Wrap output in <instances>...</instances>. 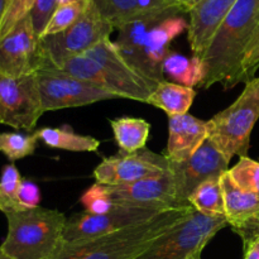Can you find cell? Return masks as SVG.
Masks as SVG:
<instances>
[{"label":"cell","instance_id":"3","mask_svg":"<svg viewBox=\"0 0 259 259\" xmlns=\"http://www.w3.org/2000/svg\"><path fill=\"white\" fill-rule=\"evenodd\" d=\"M8 233L0 249L12 259H53L63 244L67 219L57 210L34 207L4 214Z\"/></svg>","mask_w":259,"mask_h":259},{"label":"cell","instance_id":"35","mask_svg":"<svg viewBox=\"0 0 259 259\" xmlns=\"http://www.w3.org/2000/svg\"><path fill=\"white\" fill-rule=\"evenodd\" d=\"M202 0H179L177 7L181 13H190Z\"/></svg>","mask_w":259,"mask_h":259},{"label":"cell","instance_id":"34","mask_svg":"<svg viewBox=\"0 0 259 259\" xmlns=\"http://www.w3.org/2000/svg\"><path fill=\"white\" fill-rule=\"evenodd\" d=\"M243 259H259V235L253 239L249 244L244 247V258Z\"/></svg>","mask_w":259,"mask_h":259},{"label":"cell","instance_id":"14","mask_svg":"<svg viewBox=\"0 0 259 259\" xmlns=\"http://www.w3.org/2000/svg\"><path fill=\"white\" fill-rule=\"evenodd\" d=\"M106 190L116 206L153 207L161 210L181 207L177 204L176 189L171 172L133 184L106 186Z\"/></svg>","mask_w":259,"mask_h":259},{"label":"cell","instance_id":"20","mask_svg":"<svg viewBox=\"0 0 259 259\" xmlns=\"http://www.w3.org/2000/svg\"><path fill=\"white\" fill-rule=\"evenodd\" d=\"M196 98L194 88L179 85L172 81H161L148 98L147 104L159 108L168 115H184L189 113L190 108Z\"/></svg>","mask_w":259,"mask_h":259},{"label":"cell","instance_id":"36","mask_svg":"<svg viewBox=\"0 0 259 259\" xmlns=\"http://www.w3.org/2000/svg\"><path fill=\"white\" fill-rule=\"evenodd\" d=\"M201 250H199V252H195V253H192L191 255H189V257H187L186 259H202L201 258Z\"/></svg>","mask_w":259,"mask_h":259},{"label":"cell","instance_id":"39","mask_svg":"<svg viewBox=\"0 0 259 259\" xmlns=\"http://www.w3.org/2000/svg\"><path fill=\"white\" fill-rule=\"evenodd\" d=\"M0 259H12L10 257H8L7 254H5L4 252H3L2 249H0Z\"/></svg>","mask_w":259,"mask_h":259},{"label":"cell","instance_id":"32","mask_svg":"<svg viewBox=\"0 0 259 259\" xmlns=\"http://www.w3.org/2000/svg\"><path fill=\"white\" fill-rule=\"evenodd\" d=\"M259 68V35L257 39L254 40L250 48L248 50L247 55H245L244 61L242 65V71H240L239 76V83L247 82V81L252 80L255 75V71Z\"/></svg>","mask_w":259,"mask_h":259},{"label":"cell","instance_id":"38","mask_svg":"<svg viewBox=\"0 0 259 259\" xmlns=\"http://www.w3.org/2000/svg\"><path fill=\"white\" fill-rule=\"evenodd\" d=\"M73 2H89V0H60V4H67V3Z\"/></svg>","mask_w":259,"mask_h":259},{"label":"cell","instance_id":"30","mask_svg":"<svg viewBox=\"0 0 259 259\" xmlns=\"http://www.w3.org/2000/svg\"><path fill=\"white\" fill-rule=\"evenodd\" d=\"M35 0H7L0 20V40L32 12Z\"/></svg>","mask_w":259,"mask_h":259},{"label":"cell","instance_id":"41","mask_svg":"<svg viewBox=\"0 0 259 259\" xmlns=\"http://www.w3.org/2000/svg\"><path fill=\"white\" fill-rule=\"evenodd\" d=\"M258 35H259V32H258ZM258 35H257V38H258ZM257 38H255V39H257ZM253 43H254V42H253ZM253 43H252V45H253ZM250 48V47H249Z\"/></svg>","mask_w":259,"mask_h":259},{"label":"cell","instance_id":"15","mask_svg":"<svg viewBox=\"0 0 259 259\" xmlns=\"http://www.w3.org/2000/svg\"><path fill=\"white\" fill-rule=\"evenodd\" d=\"M224 194L225 219L235 234L242 238L243 247L259 235V195L238 187L225 172L220 177Z\"/></svg>","mask_w":259,"mask_h":259},{"label":"cell","instance_id":"8","mask_svg":"<svg viewBox=\"0 0 259 259\" xmlns=\"http://www.w3.org/2000/svg\"><path fill=\"white\" fill-rule=\"evenodd\" d=\"M43 113L35 73L22 77L0 73V124L30 132Z\"/></svg>","mask_w":259,"mask_h":259},{"label":"cell","instance_id":"4","mask_svg":"<svg viewBox=\"0 0 259 259\" xmlns=\"http://www.w3.org/2000/svg\"><path fill=\"white\" fill-rule=\"evenodd\" d=\"M259 119V76L247 81L237 100L207 120L209 141L228 161L248 156L250 134Z\"/></svg>","mask_w":259,"mask_h":259},{"label":"cell","instance_id":"6","mask_svg":"<svg viewBox=\"0 0 259 259\" xmlns=\"http://www.w3.org/2000/svg\"><path fill=\"white\" fill-rule=\"evenodd\" d=\"M227 225L225 217H207L194 210L137 259H186L192 253L202 252Z\"/></svg>","mask_w":259,"mask_h":259},{"label":"cell","instance_id":"18","mask_svg":"<svg viewBox=\"0 0 259 259\" xmlns=\"http://www.w3.org/2000/svg\"><path fill=\"white\" fill-rule=\"evenodd\" d=\"M168 119V142L164 156L169 162H184L194 156L209 138L207 121L189 113Z\"/></svg>","mask_w":259,"mask_h":259},{"label":"cell","instance_id":"11","mask_svg":"<svg viewBox=\"0 0 259 259\" xmlns=\"http://www.w3.org/2000/svg\"><path fill=\"white\" fill-rule=\"evenodd\" d=\"M229 162L209 139L186 161L169 162L179 206H190V195L207 180L220 179L229 171Z\"/></svg>","mask_w":259,"mask_h":259},{"label":"cell","instance_id":"7","mask_svg":"<svg viewBox=\"0 0 259 259\" xmlns=\"http://www.w3.org/2000/svg\"><path fill=\"white\" fill-rule=\"evenodd\" d=\"M35 78L45 113L119 99L106 89L75 77L60 68L46 66L35 72Z\"/></svg>","mask_w":259,"mask_h":259},{"label":"cell","instance_id":"17","mask_svg":"<svg viewBox=\"0 0 259 259\" xmlns=\"http://www.w3.org/2000/svg\"><path fill=\"white\" fill-rule=\"evenodd\" d=\"M238 0H202L190 14L187 39L192 55L201 56L219 25Z\"/></svg>","mask_w":259,"mask_h":259},{"label":"cell","instance_id":"21","mask_svg":"<svg viewBox=\"0 0 259 259\" xmlns=\"http://www.w3.org/2000/svg\"><path fill=\"white\" fill-rule=\"evenodd\" d=\"M162 70L172 82L187 88L200 86L206 76V67L199 56L192 55V57H187L177 52H169L167 55Z\"/></svg>","mask_w":259,"mask_h":259},{"label":"cell","instance_id":"2","mask_svg":"<svg viewBox=\"0 0 259 259\" xmlns=\"http://www.w3.org/2000/svg\"><path fill=\"white\" fill-rule=\"evenodd\" d=\"M194 207H175L162 211L153 219L111 234L90 239L63 242L53 259H137L161 235L179 224Z\"/></svg>","mask_w":259,"mask_h":259},{"label":"cell","instance_id":"26","mask_svg":"<svg viewBox=\"0 0 259 259\" xmlns=\"http://www.w3.org/2000/svg\"><path fill=\"white\" fill-rule=\"evenodd\" d=\"M23 179L14 163L3 167L0 176V211L7 214L23 209L18 201V192Z\"/></svg>","mask_w":259,"mask_h":259},{"label":"cell","instance_id":"1","mask_svg":"<svg viewBox=\"0 0 259 259\" xmlns=\"http://www.w3.org/2000/svg\"><path fill=\"white\" fill-rule=\"evenodd\" d=\"M259 32V0H238L199 56L206 67L202 89L222 83L225 90L239 83L243 61Z\"/></svg>","mask_w":259,"mask_h":259},{"label":"cell","instance_id":"33","mask_svg":"<svg viewBox=\"0 0 259 259\" xmlns=\"http://www.w3.org/2000/svg\"><path fill=\"white\" fill-rule=\"evenodd\" d=\"M18 201L23 209H34L39 206L40 191L37 185L29 180H23L18 192Z\"/></svg>","mask_w":259,"mask_h":259},{"label":"cell","instance_id":"37","mask_svg":"<svg viewBox=\"0 0 259 259\" xmlns=\"http://www.w3.org/2000/svg\"><path fill=\"white\" fill-rule=\"evenodd\" d=\"M5 4H7V0H0V20H2L3 13H4Z\"/></svg>","mask_w":259,"mask_h":259},{"label":"cell","instance_id":"10","mask_svg":"<svg viewBox=\"0 0 259 259\" xmlns=\"http://www.w3.org/2000/svg\"><path fill=\"white\" fill-rule=\"evenodd\" d=\"M162 211L164 210L153 207L116 206L100 215L89 212L75 214L67 220L63 232V242H76L111 234L118 230L148 222Z\"/></svg>","mask_w":259,"mask_h":259},{"label":"cell","instance_id":"16","mask_svg":"<svg viewBox=\"0 0 259 259\" xmlns=\"http://www.w3.org/2000/svg\"><path fill=\"white\" fill-rule=\"evenodd\" d=\"M189 23L180 14L171 15L157 23L147 34L143 47V57L146 62V72L157 82L164 81V73L162 70L164 58L171 51L172 40L181 33L187 30Z\"/></svg>","mask_w":259,"mask_h":259},{"label":"cell","instance_id":"13","mask_svg":"<svg viewBox=\"0 0 259 259\" xmlns=\"http://www.w3.org/2000/svg\"><path fill=\"white\" fill-rule=\"evenodd\" d=\"M43 66L39 37L28 15L0 40V73L22 77L34 75Z\"/></svg>","mask_w":259,"mask_h":259},{"label":"cell","instance_id":"29","mask_svg":"<svg viewBox=\"0 0 259 259\" xmlns=\"http://www.w3.org/2000/svg\"><path fill=\"white\" fill-rule=\"evenodd\" d=\"M81 205L85 209V212L94 215L105 214L116 207L115 202L109 195L105 185L95 182L91 187H89L82 194L80 199Z\"/></svg>","mask_w":259,"mask_h":259},{"label":"cell","instance_id":"27","mask_svg":"<svg viewBox=\"0 0 259 259\" xmlns=\"http://www.w3.org/2000/svg\"><path fill=\"white\" fill-rule=\"evenodd\" d=\"M228 174L238 187L259 195V162L248 156L239 157V161L229 168Z\"/></svg>","mask_w":259,"mask_h":259},{"label":"cell","instance_id":"24","mask_svg":"<svg viewBox=\"0 0 259 259\" xmlns=\"http://www.w3.org/2000/svg\"><path fill=\"white\" fill-rule=\"evenodd\" d=\"M189 204L207 217H225L224 194L220 179H211L200 185L189 197Z\"/></svg>","mask_w":259,"mask_h":259},{"label":"cell","instance_id":"19","mask_svg":"<svg viewBox=\"0 0 259 259\" xmlns=\"http://www.w3.org/2000/svg\"><path fill=\"white\" fill-rule=\"evenodd\" d=\"M101 15L119 29L123 25L149 17L168 12H180L172 0H91Z\"/></svg>","mask_w":259,"mask_h":259},{"label":"cell","instance_id":"5","mask_svg":"<svg viewBox=\"0 0 259 259\" xmlns=\"http://www.w3.org/2000/svg\"><path fill=\"white\" fill-rule=\"evenodd\" d=\"M115 29L89 2L83 14L63 32L39 38L45 66L61 68L68 60L83 55L101 40L110 38Z\"/></svg>","mask_w":259,"mask_h":259},{"label":"cell","instance_id":"12","mask_svg":"<svg viewBox=\"0 0 259 259\" xmlns=\"http://www.w3.org/2000/svg\"><path fill=\"white\" fill-rule=\"evenodd\" d=\"M169 172V161L164 154L144 148L134 153H119L104 158L94 171L96 182L106 186L133 184Z\"/></svg>","mask_w":259,"mask_h":259},{"label":"cell","instance_id":"9","mask_svg":"<svg viewBox=\"0 0 259 259\" xmlns=\"http://www.w3.org/2000/svg\"><path fill=\"white\" fill-rule=\"evenodd\" d=\"M85 55L100 63L110 75L114 91L120 99L147 104L148 98L159 83L132 65L110 38L101 40Z\"/></svg>","mask_w":259,"mask_h":259},{"label":"cell","instance_id":"40","mask_svg":"<svg viewBox=\"0 0 259 259\" xmlns=\"http://www.w3.org/2000/svg\"><path fill=\"white\" fill-rule=\"evenodd\" d=\"M172 2H174V3H175V4H176V5H177V2H179V0H172ZM177 8H179V7H177Z\"/></svg>","mask_w":259,"mask_h":259},{"label":"cell","instance_id":"31","mask_svg":"<svg viewBox=\"0 0 259 259\" xmlns=\"http://www.w3.org/2000/svg\"><path fill=\"white\" fill-rule=\"evenodd\" d=\"M60 5V0H35L34 7L30 12V19H32L33 28L38 37H42L50 23L51 18L53 17L55 12Z\"/></svg>","mask_w":259,"mask_h":259},{"label":"cell","instance_id":"25","mask_svg":"<svg viewBox=\"0 0 259 259\" xmlns=\"http://www.w3.org/2000/svg\"><path fill=\"white\" fill-rule=\"evenodd\" d=\"M39 141L37 134L7 133L0 132V153L4 154L9 161L15 162L32 156Z\"/></svg>","mask_w":259,"mask_h":259},{"label":"cell","instance_id":"22","mask_svg":"<svg viewBox=\"0 0 259 259\" xmlns=\"http://www.w3.org/2000/svg\"><path fill=\"white\" fill-rule=\"evenodd\" d=\"M114 138L121 153H134L146 148L151 124L141 118H123L110 120Z\"/></svg>","mask_w":259,"mask_h":259},{"label":"cell","instance_id":"28","mask_svg":"<svg viewBox=\"0 0 259 259\" xmlns=\"http://www.w3.org/2000/svg\"><path fill=\"white\" fill-rule=\"evenodd\" d=\"M89 2H73L67 3V4L58 5L57 10L55 12L53 17L51 18L50 23H48L42 37L51 34H57V33L63 32L67 28H70L83 14Z\"/></svg>","mask_w":259,"mask_h":259},{"label":"cell","instance_id":"23","mask_svg":"<svg viewBox=\"0 0 259 259\" xmlns=\"http://www.w3.org/2000/svg\"><path fill=\"white\" fill-rule=\"evenodd\" d=\"M34 133L40 142L51 148L68 152H96L100 147V141L75 133L71 128H40Z\"/></svg>","mask_w":259,"mask_h":259}]
</instances>
